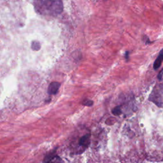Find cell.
Here are the masks:
<instances>
[{
	"label": "cell",
	"mask_w": 163,
	"mask_h": 163,
	"mask_svg": "<svg viewBox=\"0 0 163 163\" xmlns=\"http://www.w3.org/2000/svg\"><path fill=\"white\" fill-rule=\"evenodd\" d=\"M36 10L43 15L55 16L63 10L62 0H34Z\"/></svg>",
	"instance_id": "obj_1"
},
{
	"label": "cell",
	"mask_w": 163,
	"mask_h": 163,
	"mask_svg": "<svg viewBox=\"0 0 163 163\" xmlns=\"http://www.w3.org/2000/svg\"><path fill=\"white\" fill-rule=\"evenodd\" d=\"M112 113L115 115H119L121 113V108L120 107H116L115 108H114L112 110Z\"/></svg>",
	"instance_id": "obj_7"
},
{
	"label": "cell",
	"mask_w": 163,
	"mask_h": 163,
	"mask_svg": "<svg viewBox=\"0 0 163 163\" xmlns=\"http://www.w3.org/2000/svg\"><path fill=\"white\" fill-rule=\"evenodd\" d=\"M92 103H93V102H92V101L87 99V100H86L85 102H84V103H83V104H84V105H86V106H88V107H89V106L92 105Z\"/></svg>",
	"instance_id": "obj_8"
},
{
	"label": "cell",
	"mask_w": 163,
	"mask_h": 163,
	"mask_svg": "<svg viewBox=\"0 0 163 163\" xmlns=\"http://www.w3.org/2000/svg\"><path fill=\"white\" fill-rule=\"evenodd\" d=\"M162 62H163V49L160 51L158 57H157L154 63V70H157L160 66Z\"/></svg>",
	"instance_id": "obj_6"
},
{
	"label": "cell",
	"mask_w": 163,
	"mask_h": 163,
	"mask_svg": "<svg viewBox=\"0 0 163 163\" xmlns=\"http://www.w3.org/2000/svg\"><path fill=\"white\" fill-rule=\"evenodd\" d=\"M44 163H64V162L58 155H52L46 158Z\"/></svg>",
	"instance_id": "obj_5"
},
{
	"label": "cell",
	"mask_w": 163,
	"mask_h": 163,
	"mask_svg": "<svg viewBox=\"0 0 163 163\" xmlns=\"http://www.w3.org/2000/svg\"><path fill=\"white\" fill-rule=\"evenodd\" d=\"M158 78L159 79L160 81H161L163 83V69L162 70V71L159 73V76H158Z\"/></svg>",
	"instance_id": "obj_9"
},
{
	"label": "cell",
	"mask_w": 163,
	"mask_h": 163,
	"mask_svg": "<svg viewBox=\"0 0 163 163\" xmlns=\"http://www.w3.org/2000/svg\"><path fill=\"white\" fill-rule=\"evenodd\" d=\"M60 84L59 82H52L48 87L49 94H50V95L56 94L60 88Z\"/></svg>",
	"instance_id": "obj_4"
},
{
	"label": "cell",
	"mask_w": 163,
	"mask_h": 163,
	"mask_svg": "<svg viewBox=\"0 0 163 163\" xmlns=\"http://www.w3.org/2000/svg\"><path fill=\"white\" fill-rule=\"evenodd\" d=\"M144 38H145V39H144V40L145 41V42L146 44H150L152 43V42H150V39L149 38V37H147V36H144Z\"/></svg>",
	"instance_id": "obj_10"
},
{
	"label": "cell",
	"mask_w": 163,
	"mask_h": 163,
	"mask_svg": "<svg viewBox=\"0 0 163 163\" xmlns=\"http://www.w3.org/2000/svg\"><path fill=\"white\" fill-rule=\"evenodd\" d=\"M150 100L159 107H163V83L157 85L150 96Z\"/></svg>",
	"instance_id": "obj_2"
},
{
	"label": "cell",
	"mask_w": 163,
	"mask_h": 163,
	"mask_svg": "<svg viewBox=\"0 0 163 163\" xmlns=\"http://www.w3.org/2000/svg\"><path fill=\"white\" fill-rule=\"evenodd\" d=\"M91 142L90 134H86L82 136L78 140V147H76V151H78V154L83 152L89 145Z\"/></svg>",
	"instance_id": "obj_3"
}]
</instances>
